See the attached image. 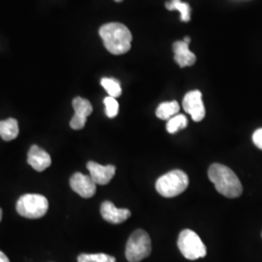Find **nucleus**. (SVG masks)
<instances>
[{
    "mask_svg": "<svg viewBox=\"0 0 262 262\" xmlns=\"http://www.w3.org/2000/svg\"><path fill=\"white\" fill-rule=\"evenodd\" d=\"M166 8L170 11L177 10L181 14V20L187 23L190 20V7L182 0H170L166 2Z\"/></svg>",
    "mask_w": 262,
    "mask_h": 262,
    "instance_id": "obj_16",
    "label": "nucleus"
},
{
    "mask_svg": "<svg viewBox=\"0 0 262 262\" xmlns=\"http://www.w3.org/2000/svg\"><path fill=\"white\" fill-rule=\"evenodd\" d=\"M189 44L185 41H177L173 44L174 59L180 67L193 66L196 61V56L189 50Z\"/></svg>",
    "mask_w": 262,
    "mask_h": 262,
    "instance_id": "obj_13",
    "label": "nucleus"
},
{
    "mask_svg": "<svg viewBox=\"0 0 262 262\" xmlns=\"http://www.w3.org/2000/svg\"><path fill=\"white\" fill-rule=\"evenodd\" d=\"M178 248L182 254L189 260L206 256V246L200 237L190 229H185L179 234Z\"/></svg>",
    "mask_w": 262,
    "mask_h": 262,
    "instance_id": "obj_6",
    "label": "nucleus"
},
{
    "mask_svg": "<svg viewBox=\"0 0 262 262\" xmlns=\"http://www.w3.org/2000/svg\"><path fill=\"white\" fill-rule=\"evenodd\" d=\"M49 202L44 195L28 193L20 196L16 209L19 215L27 219H40L46 215Z\"/></svg>",
    "mask_w": 262,
    "mask_h": 262,
    "instance_id": "obj_5",
    "label": "nucleus"
},
{
    "mask_svg": "<svg viewBox=\"0 0 262 262\" xmlns=\"http://www.w3.org/2000/svg\"><path fill=\"white\" fill-rule=\"evenodd\" d=\"M189 181L187 174L182 170H172L158 179L156 189L161 196H178L183 193L187 187Z\"/></svg>",
    "mask_w": 262,
    "mask_h": 262,
    "instance_id": "obj_3",
    "label": "nucleus"
},
{
    "mask_svg": "<svg viewBox=\"0 0 262 262\" xmlns=\"http://www.w3.org/2000/svg\"><path fill=\"white\" fill-rule=\"evenodd\" d=\"M151 252V243L149 234L142 229L134 231L130 235L126 248L125 256L129 262H139L148 257Z\"/></svg>",
    "mask_w": 262,
    "mask_h": 262,
    "instance_id": "obj_4",
    "label": "nucleus"
},
{
    "mask_svg": "<svg viewBox=\"0 0 262 262\" xmlns=\"http://www.w3.org/2000/svg\"><path fill=\"white\" fill-rule=\"evenodd\" d=\"M71 188L84 198H91L96 192V184L91 176H86L80 172L75 173L70 178Z\"/></svg>",
    "mask_w": 262,
    "mask_h": 262,
    "instance_id": "obj_9",
    "label": "nucleus"
},
{
    "mask_svg": "<svg viewBox=\"0 0 262 262\" xmlns=\"http://www.w3.org/2000/svg\"><path fill=\"white\" fill-rule=\"evenodd\" d=\"M19 135V124L15 119L0 121V137L4 141L16 139Z\"/></svg>",
    "mask_w": 262,
    "mask_h": 262,
    "instance_id": "obj_14",
    "label": "nucleus"
},
{
    "mask_svg": "<svg viewBox=\"0 0 262 262\" xmlns=\"http://www.w3.org/2000/svg\"><path fill=\"white\" fill-rule=\"evenodd\" d=\"M101 85L105 89V91L108 93L109 96L117 98L121 96L122 94V86L119 81L112 78H103L101 80Z\"/></svg>",
    "mask_w": 262,
    "mask_h": 262,
    "instance_id": "obj_18",
    "label": "nucleus"
},
{
    "mask_svg": "<svg viewBox=\"0 0 262 262\" xmlns=\"http://www.w3.org/2000/svg\"><path fill=\"white\" fill-rule=\"evenodd\" d=\"M180 111V105L177 101H169L159 104L157 108L156 115L160 120L169 121L174 116L178 115Z\"/></svg>",
    "mask_w": 262,
    "mask_h": 262,
    "instance_id": "obj_15",
    "label": "nucleus"
},
{
    "mask_svg": "<svg viewBox=\"0 0 262 262\" xmlns=\"http://www.w3.org/2000/svg\"><path fill=\"white\" fill-rule=\"evenodd\" d=\"M187 119L185 115L182 114H178L176 116H174L173 118H171L167 122L166 124V130L168 131L169 133L174 134L179 130H182L184 128H186L187 126Z\"/></svg>",
    "mask_w": 262,
    "mask_h": 262,
    "instance_id": "obj_17",
    "label": "nucleus"
},
{
    "mask_svg": "<svg viewBox=\"0 0 262 262\" xmlns=\"http://www.w3.org/2000/svg\"><path fill=\"white\" fill-rule=\"evenodd\" d=\"M186 43H187V44H189V42H190V39H189V37H185V40H184Z\"/></svg>",
    "mask_w": 262,
    "mask_h": 262,
    "instance_id": "obj_23",
    "label": "nucleus"
},
{
    "mask_svg": "<svg viewBox=\"0 0 262 262\" xmlns=\"http://www.w3.org/2000/svg\"><path fill=\"white\" fill-rule=\"evenodd\" d=\"M100 213L104 220L113 225H119L130 217L131 212L128 209H120L111 201H104L100 207Z\"/></svg>",
    "mask_w": 262,
    "mask_h": 262,
    "instance_id": "obj_10",
    "label": "nucleus"
},
{
    "mask_svg": "<svg viewBox=\"0 0 262 262\" xmlns=\"http://www.w3.org/2000/svg\"><path fill=\"white\" fill-rule=\"evenodd\" d=\"M184 110L189 114L194 122H201L205 118V106L202 100V94L199 91L188 92L183 100Z\"/></svg>",
    "mask_w": 262,
    "mask_h": 262,
    "instance_id": "obj_7",
    "label": "nucleus"
},
{
    "mask_svg": "<svg viewBox=\"0 0 262 262\" xmlns=\"http://www.w3.org/2000/svg\"><path fill=\"white\" fill-rule=\"evenodd\" d=\"M104 105H105V113L106 116L110 119L115 118L119 114V102L116 98L107 96L104 98Z\"/></svg>",
    "mask_w": 262,
    "mask_h": 262,
    "instance_id": "obj_20",
    "label": "nucleus"
},
{
    "mask_svg": "<svg viewBox=\"0 0 262 262\" xmlns=\"http://www.w3.org/2000/svg\"><path fill=\"white\" fill-rule=\"evenodd\" d=\"M116 2H122V0H115Z\"/></svg>",
    "mask_w": 262,
    "mask_h": 262,
    "instance_id": "obj_25",
    "label": "nucleus"
},
{
    "mask_svg": "<svg viewBox=\"0 0 262 262\" xmlns=\"http://www.w3.org/2000/svg\"><path fill=\"white\" fill-rule=\"evenodd\" d=\"M28 164L38 172L46 170L52 164V159L46 150L33 145L30 147L28 155Z\"/></svg>",
    "mask_w": 262,
    "mask_h": 262,
    "instance_id": "obj_12",
    "label": "nucleus"
},
{
    "mask_svg": "<svg viewBox=\"0 0 262 262\" xmlns=\"http://www.w3.org/2000/svg\"><path fill=\"white\" fill-rule=\"evenodd\" d=\"M73 108L75 114L70 122L72 129H82L86 122V118L93 113V106L91 102L82 97H76L73 99Z\"/></svg>",
    "mask_w": 262,
    "mask_h": 262,
    "instance_id": "obj_8",
    "label": "nucleus"
},
{
    "mask_svg": "<svg viewBox=\"0 0 262 262\" xmlns=\"http://www.w3.org/2000/svg\"><path fill=\"white\" fill-rule=\"evenodd\" d=\"M99 35L105 48L113 55H122L131 48L130 30L120 23H109L99 29Z\"/></svg>",
    "mask_w": 262,
    "mask_h": 262,
    "instance_id": "obj_2",
    "label": "nucleus"
},
{
    "mask_svg": "<svg viewBox=\"0 0 262 262\" xmlns=\"http://www.w3.org/2000/svg\"><path fill=\"white\" fill-rule=\"evenodd\" d=\"M208 177L215 185V189L228 198L239 197L243 192V187L234 172L220 163L212 164L208 170Z\"/></svg>",
    "mask_w": 262,
    "mask_h": 262,
    "instance_id": "obj_1",
    "label": "nucleus"
},
{
    "mask_svg": "<svg viewBox=\"0 0 262 262\" xmlns=\"http://www.w3.org/2000/svg\"><path fill=\"white\" fill-rule=\"evenodd\" d=\"M86 168L90 171V176L96 185H107L111 182L116 174V167L114 165H100L94 161H89Z\"/></svg>",
    "mask_w": 262,
    "mask_h": 262,
    "instance_id": "obj_11",
    "label": "nucleus"
},
{
    "mask_svg": "<svg viewBox=\"0 0 262 262\" xmlns=\"http://www.w3.org/2000/svg\"><path fill=\"white\" fill-rule=\"evenodd\" d=\"M0 262H10L9 258L6 256V254L0 251Z\"/></svg>",
    "mask_w": 262,
    "mask_h": 262,
    "instance_id": "obj_22",
    "label": "nucleus"
},
{
    "mask_svg": "<svg viewBox=\"0 0 262 262\" xmlns=\"http://www.w3.org/2000/svg\"><path fill=\"white\" fill-rule=\"evenodd\" d=\"M78 262H116V258L106 253H82L78 256Z\"/></svg>",
    "mask_w": 262,
    "mask_h": 262,
    "instance_id": "obj_19",
    "label": "nucleus"
},
{
    "mask_svg": "<svg viewBox=\"0 0 262 262\" xmlns=\"http://www.w3.org/2000/svg\"><path fill=\"white\" fill-rule=\"evenodd\" d=\"M253 144L262 150V128H259L257 130L254 131L253 134Z\"/></svg>",
    "mask_w": 262,
    "mask_h": 262,
    "instance_id": "obj_21",
    "label": "nucleus"
},
{
    "mask_svg": "<svg viewBox=\"0 0 262 262\" xmlns=\"http://www.w3.org/2000/svg\"><path fill=\"white\" fill-rule=\"evenodd\" d=\"M1 219H2V210L0 208V222H1Z\"/></svg>",
    "mask_w": 262,
    "mask_h": 262,
    "instance_id": "obj_24",
    "label": "nucleus"
}]
</instances>
